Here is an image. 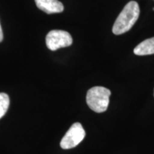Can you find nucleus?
I'll return each instance as SVG.
<instances>
[{"label": "nucleus", "instance_id": "4", "mask_svg": "<svg viewBox=\"0 0 154 154\" xmlns=\"http://www.w3.org/2000/svg\"><path fill=\"white\" fill-rule=\"evenodd\" d=\"M85 131L80 123H75L61 140L60 146L63 149H70L76 147L85 137Z\"/></svg>", "mask_w": 154, "mask_h": 154}, {"label": "nucleus", "instance_id": "7", "mask_svg": "<svg viewBox=\"0 0 154 154\" xmlns=\"http://www.w3.org/2000/svg\"><path fill=\"white\" fill-rule=\"evenodd\" d=\"M9 106V97L7 94L0 93V119L7 113Z\"/></svg>", "mask_w": 154, "mask_h": 154}, {"label": "nucleus", "instance_id": "8", "mask_svg": "<svg viewBox=\"0 0 154 154\" xmlns=\"http://www.w3.org/2000/svg\"><path fill=\"white\" fill-rule=\"evenodd\" d=\"M3 40V32H2V26L1 24H0V42Z\"/></svg>", "mask_w": 154, "mask_h": 154}, {"label": "nucleus", "instance_id": "1", "mask_svg": "<svg viewBox=\"0 0 154 154\" xmlns=\"http://www.w3.org/2000/svg\"><path fill=\"white\" fill-rule=\"evenodd\" d=\"M140 14L138 4L131 1L125 6L113 26L112 32L116 35H120L128 32L138 20Z\"/></svg>", "mask_w": 154, "mask_h": 154}, {"label": "nucleus", "instance_id": "3", "mask_svg": "<svg viewBox=\"0 0 154 154\" xmlns=\"http://www.w3.org/2000/svg\"><path fill=\"white\" fill-rule=\"evenodd\" d=\"M73 43L71 34L66 31L52 30L49 32L46 36V44L48 49L51 51L67 47Z\"/></svg>", "mask_w": 154, "mask_h": 154}, {"label": "nucleus", "instance_id": "6", "mask_svg": "<svg viewBox=\"0 0 154 154\" xmlns=\"http://www.w3.org/2000/svg\"><path fill=\"white\" fill-rule=\"evenodd\" d=\"M134 52L137 56L151 55L154 54V37L147 38L136 46Z\"/></svg>", "mask_w": 154, "mask_h": 154}, {"label": "nucleus", "instance_id": "5", "mask_svg": "<svg viewBox=\"0 0 154 154\" xmlns=\"http://www.w3.org/2000/svg\"><path fill=\"white\" fill-rule=\"evenodd\" d=\"M36 7L47 14L60 13L63 11V5L58 0H34Z\"/></svg>", "mask_w": 154, "mask_h": 154}, {"label": "nucleus", "instance_id": "2", "mask_svg": "<svg viewBox=\"0 0 154 154\" xmlns=\"http://www.w3.org/2000/svg\"><path fill=\"white\" fill-rule=\"evenodd\" d=\"M111 91L103 86H94L86 94V103L92 111L96 113L104 112L109 103Z\"/></svg>", "mask_w": 154, "mask_h": 154}]
</instances>
